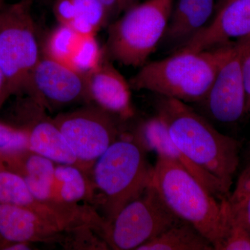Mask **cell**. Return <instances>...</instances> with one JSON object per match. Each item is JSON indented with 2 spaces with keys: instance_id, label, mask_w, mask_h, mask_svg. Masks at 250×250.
Segmentation results:
<instances>
[{
  "instance_id": "cell-25",
  "label": "cell",
  "mask_w": 250,
  "mask_h": 250,
  "mask_svg": "<svg viewBox=\"0 0 250 250\" xmlns=\"http://www.w3.org/2000/svg\"><path fill=\"white\" fill-rule=\"evenodd\" d=\"M218 250H250V233L233 218L229 203L226 228Z\"/></svg>"
},
{
  "instance_id": "cell-32",
  "label": "cell",
  "mask_w": 250,
  "mask_h": 250,
  "mask_svg": "<svg viewBox=\"0 0 250 250\" xmlns=\"http://www.w3.org/2000/svg\"><path fill=\"white\" fill-rule=\"evenodd\" d=\"M246 160L248 161V165L250 164V140L248 143V149L246 152Z\"/></svg>"
},
{
  "instance_id": "cell-15",
  "label": "cell",
  "mask_w": 250,
  "mask_h": 250,
  "mask_svg": "<svg viewBox=\"0 0 250 250\" xmlns=\"http://www.w3.org/2000/svg\"><path fill=\"white\" fill-rule=\"evenodd\" d=\"M215 6V0H174L161 44L173 52L183 47L210 22Z\"/></svg>"
},
{
  "instance_id": "cell-9",
  "label": "cell",
  "mask_w": 250,
  "mask_h": 250,
  "mask_svg": "<svg viewBox=\"0 0 250 250\" xmlns=\"http://www.w3.org/2000/svg\"><path fill=\"white\" fill-rule=\"evenodd\" d=\"M24 93L45 109L91 103L85 74L44 54L31 72Z\"/></svg>"
},
{
  "instance_id": "cell-22",
  "label": "cell",
  "mask_w": 250,
  "mask_h": 250,
  "mask_svg": "<svg viewBox=\"0 0 250 250\" xmlns=\"http://www.w3.org/2000/svg\"><path fill=\"white\" fill-rule=\"evenodd\" d=\"M81 35L72 28L59 24L51 31L44 45V55L68 64L80 41Z\"/></svg>"
},
{
  "instance_id": "cell-28",
  "label": "cell",
  "mask_w": 250,
  "mask_h": 250,
  "mask_svg": "<svg viewBox=\"0 0 250 250\" xmlns=\"http://www.w3.org/2000/svg\"><path fill=\"white\" fill-rule=\"evenodd\" d=\"M250 190V164L242 172L237 183L236 189L231 196L236 197L242 195Z\"/></svg>"
},
{
  "instance_id": "cell-10",
  "label": "cell",
  "mask_w": 250,
  "mask_h": 250,
  "mask_svg": "<svg viewBox=\"0 0 250 250\" xmlns=\"http://www.w3.org/2000/svg\"><path fill=\"white\" fill-rule=\"evenodd\" d=\"M250 37L236 42L232 54L219 69L208 93L201 103L208 116L225 124L236 123L246 115V94L243 59Z\"/></svg>"
},
{
  "instance_id": "cell-29",
  "label": "cell",
  "mask_w": 250,
  "mask_h": 250,
  "mask_svg": "<svg viewBox=\"0 0 250 250\" xmlns=\"http://www.w3.org/2000/svg\"><path fill=\"white\" fill-rule=\"evenodd\" d=\"M9 96H11V94L8 87L7 82H6L4 72L0 67V108Z\"/></svg>"
},
{
  "instance_id": "cell-16",
  "label": "cell",
  "mask_w": 250,
  "mask_h": 250,
  "mask_svg": "<svg viewBox=\"0 0 250 250\" xmlns=\"http://www.w3.org/2000/svg\"><path fill=\"white\" fill-rule=\"evenodd\" d=\"M62 233L32 210L0 204V237L8 243L59 241Z\"/></svg>"
},
{
  "instance_id": "cell-33",
  "label": "cell",
  "mask_w": 250,
  "mask_h": 250,
  "mask_svg": "<svg viewBox=\"0 0 250 250\" xmlns=\"http://www.w3.org/2000/svg\"><path fill=\"white\" fill-rule=\"evenodd\" d=\"M5 3V0H0V6H2Z\"/></svg>"
},
{
  "instance_id": "cell-23",
  "label": "cell",
  "mask_w": 250,
  "mask_h": 250,
  "mask_svg": "<svg viewBox=\"0 0 250 250\" xmlns=\"http://www.w3.org/2000/svg\"><path fill=\"white\" fill-rule=\"evenodd\" d=\"M104 57L95 36H81L71 60L70 66L77 71L86 74L100 65Z\"/></svg>"
},
{
  "instance_id": "cell-14",
  "label": "cell",
  "mask_w": 250,
  "mask_h": 250,
  "mask_svg": "<svg viewBox=\"0 0 250 250\" xmlns=\"http://www.w3.org/2000/svg\"><path fill=\"white\" fill-rule=\"evenodd\" d=\"M90 101L110 113L128 118L134 114L129 81L105 55L98 67L85 74Z\"/></svg>"
},
{
  "instance_id": "cell-18",
  "label": "cell",
  "mask_w": 250,
  "mask_h": 250,
  "mask_svg": "<svg viewBox=\"0 0 250 250\" xmlns=\"http://www.w3.org/2000/svg\"><path fill=\"white\" fill-rule=\"evenodd\" d=\"M0 204L18 206L32 210L62 232L67 226L64 219L46 202L32 195L24 179L0 162Z\"/></svg>"
},
{
  "instance_id": "cell-19",
  "label": "cell",
  "mask_w": 250,
  "mask_h": 250,
  "mask_svg": "<svg viewBox=\"0 0 250 250\" xmlns=\"http://www.w3.org/2000/svg\"><path fill=\"white\" fill-rule=\"evenodd\" d=\"M53 13L59 24L82 36L96 35L111 17L98 0H54Z\"/></svg>"
},
{
  "instance_id": "cell-5",
  "label": "cell",
  "mask_w": 250,
  "mask_h": 250,
  "mask_svg": "<svg viewBox=\"0 0 250 250\" xmlns=\"http://www.w3.org/2000/svg\"><path fill=\"white\" fill-rule=\"evenodd\" d=\"M174 0H146L108 27L104 54L125 66L141 67L160 45Z\"/></svg>"
},
{
  "instance_id": "cell-13",
  "label": "cell",
  "mask_w": 250,
  "mask_h": 250,
  "mask_svg": "<svg viewBox=\"0 0 250 250\" xmlns=\"http://www.w3.org/2000/svg\"><path fill=\"white\" fill-rule=\"evenodd\" d=\"M135 139L147 152L154 151L180 164L192 174L214 196L220 200L230 196L229 190L218 179L194 164L174 144L164 121L156 116L141 122L135 134Z\"/></svg>"
},
{
  "instance_id": "cell-27",
  "label": "cell",
  "mask_w": 250,
  "mask_h": 250,
  "mask_svg": "<svg viewBox=\"0 0 250 250\" xmlns=\"http://www.w3.org/2000/svg\"><path fill=\"white\" fill-rule=\"evenodd\" d=\"M242 68L246 94V115L250 116V42L243 56Z\"/></svg>"
},
{
  "instance_id": "cell-26",
  "label": "cell",
  "mask_w": 250,
  "mask_h": 250,
  "mask_svg": "<svg viewBox=\"0 0 250 250\" xmlns=\"http://www.w3.org/2000/svg\"><path fill=\"white\" fill-rule=\"evenodd\" d=\"M233 218L250 233V190L238 196L228 197Z\"/></svg>"
},
{
  "instance_id": "cell-31",
  "label": "cell",
  "mask_w": 250,
  "mask_h": 250,
  "mask_svg": "<svg viewBox=\"0 0 250 250\" xmlns=\"http://www.w3.org/2000/svg\"><path fill=\"white\" fill-rule=\"evenodd\" d=\"M140 0H119L118 3V14L123 13L131 6L138 4Z\"/></svg>"
},
{
  "instance_id": "cell-4",
  "label": "cell",
  "mask_w": 250,
  "mask_h": 250,
  "mask_svg": "<svg viewBox=\"0 0 250 250\" xmlns=\"http://www.w3.org/2000/svg\"><path fill=\"white\" fill-rule=\"evenodd\" d=\"M147 152L132 135L119 138L94 163L92 182L100 191V204L108 223L152 184L153 166Z\"/></svg>"
},
{
  "instance_id": "cell-7",
  "label": "cell",
  "mask_w": 250,
  "mask_h": 250,
  "mask_svg": "<svg viewBox=\"0 0 250 250\" xmlns=\"http://www.w3.org/2000/svg\"><path fill=\"white\" fill-rule=\"evenodd\" d=\"M153 184L118 213L110 224L107 243L111 249H137L179 220Z\"/></svg>"
},
{
  "instance_id": "cell-3",
  "label": "cell",
  "mask_w": 250,
  "mask_h": 250,
  "mask_svg": "<svg viewBox=\"0 0 250 250\" xmlns=\"http://www.w3.org/2000/svg\"><path fill=\"white\" fill-rule=\"evenodd\" d=\"M152 184L174 214L193 225L218 250L226 228L228 198L214 196L180 164L161 154L153 166Z\"/></svg>"
},
{
  "instance_id": "cell-2",
  "label": "cell",
  "mask_w": 250,
  "mask_h": 250,
  "mask_svg": "<svg viewBox=\"0 0 250 250\" xmlns=\"http://www.w3.org/2000/svg\"><path fill=\"white\" fill-rule=\"evenodd\" d=\"M235 45L236 42H229L200 52L179 49L166 58L140 67L130 78V86L187 104H200Z\"/></svg>"
},
{
  "instance_id": "cell-12",
  "label": "cell",
  "mask_w": 250,
  "mask_h": 250,
  "mask_svg": "<svg viewBox=\"0 0 250 250\" xmlns=\"http://www.w3.org/2000/svg\"><path fill=\"white\" fill-rule=\"evenodd\" d=\"M45 110L39 104L33 103L18 116L20 125L16 126L27 131L29 149L55 164L76 166L87 173L53 119L46 116Z\"/></svg>"
},
{
  "instance_id": "cell-21",
  "label": "cell",
  "mask_w": 250,
  "mask_h": 250,
  "mask_svg": "<svg viewBox=\"0 0 250 250\" xmlns=\"http://www.w3.org/2000/svg\"><path fill=\"white\" fill-rule=\"evenodd\" d=\"M213 245L193 225L179 219L164 232L136 250H213Z\"/></svg>"
},
{
  "instance_id": "cell-20",
  "label": "cell",
  "mask_w": 250,
  "mask_h": 250,
  "mask_svg": "<svg viewBox=\"0 0 250 250\" xmlns=\"http://www.w3.org/2000/svg\"><path fill=\"white\" fill-rule=\"evenodd\" d=\"M94 190L93 182L82 168L76 166L56 164L52 195L48 201L65 204L93 201Z\"/></svg>"
},
{
  "instance_id": "cell-8",
  "label": "cell",
  "mask_w": 250,
  "mask_h": 250,
  "mask_svg": "<svg viewBox=\"0 0 250 250\" xmlns=\"http://www.w3.org/2000/svg\"><path fill=\"white\" fill-rule=\"evenodd\" d=\"M114 114L98 105L59 113L53 121L88 172L94 163L119 139Z\"/></svg>"
},
{
  "instance_id": "cell-1",
  "label": "cell",
  "mask_w": 250,
  "mask_h": 250,
  "mask_svg": "<svg viewBox=\"0 0 250 250\" xmlns=\"http://www.w3.org/2000/svg\"><path fill=\"white\" fill-rule=\"evenodd\" d=\"M155 110L177 147L230 190L239 165V141L219 132L205 117L180 100L156 95Z\"/></svg>"
},
{
  "instance_id": "cell-11",
  "label": "cell",
  "mask_w": 250,
  "mask_h": 250,
  "mask_svg": "<svg viewBox=\"0 0 250 250\" xmlns=\"http://www.w3.org/2000/svg\"><path fill=\"white\" fill-rule=\"evenodd\" d=\"M250 36V0H218L210 22L179 49L200 52Z\"/></svg>"
},
{
  "instance_id": "cell-6",
  "label": "cell",
  "mask_w": 250,
  "mask_h": 250,
  "mask_svg": "<svg viewBox=\"0 0 250 250\" xmlns=\"http://www.w3.org/2000/svg\"><path fill=\"white\" fill-rule=\"evenodd\" d=\"M32 3L33 0H20L0 6V67L11 95L25 92L41 57Z\"/></svg>"
},
{
  "instance_id": "cell-17",
  "label": "cell",
  "mask_w": 250,
  "mask_h": 250,
  "mask_svg": "<svg viewBox=\"0 0 250 250\" xmlns=\"http://www.w3.org/2000/svg\"><path fill=\"white\" fill-rule=\"evenodd\" d=\"M7 168L20 174L37 200L48 201L52 195L56 164L30 149L0 158Z\"/></svg>"
},
{
  "instance_id": "cell-30",
  "label": "cell",
  "mask_w": 250,
  "mask_h": 250,
  "mask_svg": "<svg viewBox=\"0 0 250 250\" xmlns=\"http://www.w3.org/2000/svg\"><path fill=\"white\" fill-rule=\"evenodd\" d=\"M105 6L110 16L118 14L119 0H98Z\"/></svg>"
},
{
  "instance_id": "cell-24",
  "label": "cell",
  "mask_w": 250,
  "mask_h": 250,
  "mask_svg": "<svg viewBox=\"0 0 250 250\" xmlns=\"http://www.w3.org/2000/svg\"><path fill=\"white\" fill-rule=\"evenodd\" d=\"M29 136L25 130L0 122V158L28 150Z\"/></svg>"
}]
</instances>
